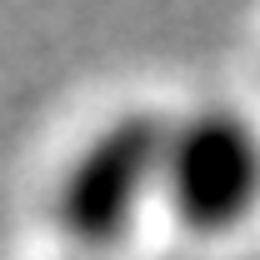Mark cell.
I'll use <instances>...</instances> for the list:
<instances>
[{"instance_id": "cell-1", "label": "cell", "mask_w": 260, "mask_h": 260, "mask_svg": "<svg viewBox=\"0 0 260 260\" xmlns=\"http://www.w3.org/2000/svg\"><path fill=\"white\" fill-rule=\"evenodd\" d=\"M165 140H170V125L160 115L130 110L120 120H110L65 165L55 185V220L75 245L105 250L135 230L145 195L160 185Z\"/></svg>"}, {"instance_id": "cell-2", "label": "cell", "mask_w": 260, "mask_h": 260, "mask_svg": "<svg viewBox=\"0 0 260 260\" xmlns=\"http://www.w3.org/2000/svg\"><path fill=\"white\" fill-rule=\"evenodd\" d=\"M160 190L195 235H225L260 205V130L235 110H195L170 125Z\"/></svg>"}]
</instances>
